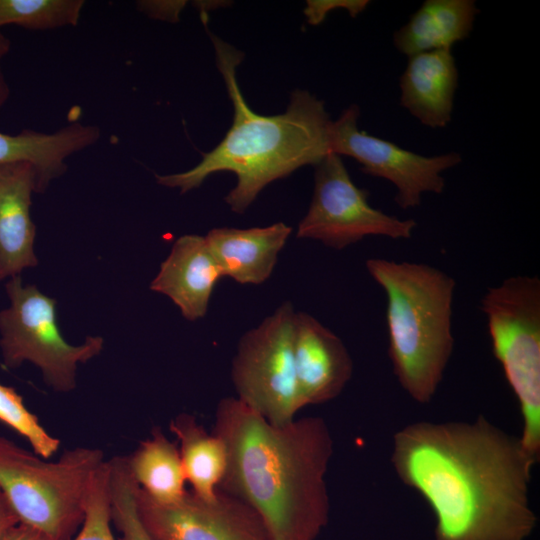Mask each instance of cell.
Listing matches in <instances>:
<instances>
[{
	"label": "cell",
	"mask_w": 540,
	"mask_h": 540,
	"mask_svg": "<svg viewBox=\"0 0 540 540\" xmlns=\"http://www.w3.org/2000/svg\"><path fill=\"white\" fill-rule=\"evenodd\" d=\"M391 462L433 511L436 540H525L536 526L529 487L538 460L483 415L406 425Z\"/></svg>",
	"instance_id": "6da1fadb"
},
{
	"label": "cell",
	"mask_w": 540,
	"mask_h": 540,
	"mask_svg": "<svg viewBox=\"0 0 540 540\" xmlns=\"http://www.w3.org/2000/svg\"><path fill=\"white\" fill-rule=\"evenodd\" d=\"M212 432L227 451L219 489L250 506L272 540H314L329 515L325 477L333 440L324 419L275 425L237 397H226Z\"/></svg>",
	"instance_id": "7a4b0ae2"
},
{
	"label": "cell",
	"mask_w": 540,
	"mask_h": 540,
	"mask_svg": "<svg viewBox=\"0 0 540 540\" xmlns=\"http://www.w3.org/2000/svg\"><path fill=\"white\" fill-rule=\"evenodd\" d=\"M211 39L233 104L232 125L220 143L203 154L193 168L155 177L158 184L186 193L198 188L211 174L232 172L237 183L224 200L233 212L241 214L268 184L300 167L315 166L330 153L328 132L332 120L324 102L304 90L291 94L282 114L255 113L236 78V68L244 55L215 35Z\"/></svg>",
	"instance_id": "3957f363"
},
{
	"label": "cell",
	"mask_w": 540,
	"mask_h": 540,
	"mask_svg": "<svg viewBox=\"0 0 540 540\" xmlns=\"http://www.w3.org/2000/svg\"><path fill=\"white\" fill-rule=\"evenodd\" d=\"M365 264L387 297L388 353L393 373L415 402L429 403L454 348L455 280L425 263L370 258Z\"/></svg>",
	"instance_id": "277c9868"
},
{
	"label": "cell",
	"mask_w": 540,
	"mask_h": 540,
	"mask_svg": "<svg viewBox=\"0 0 540 540\" xmlns=\"http://www.w3.org/2000/svg\"><path fill=\"white\" fill-rule=\"evenodd\" d=\"M104 462L103 452L89 447L66 450L49 462L0 436V488L20 522L52 540L73 538L93 476Z\"/></svg>",
	"instance_id": "5b68a950"
},
{
	"label": "cell",
	"mask_w": 540,
	"mask_h": 540,
	"mask_svg": "<svg viewBox=\"0 0 540 540\" xmlns=\"http://www.w3.org/2000/svg\"><path fill=\"white\" fill-rule=\"evenodd\" d=\"M495 358L514 392L523 427L520 439L540 456V279L518 275L489 287L480 302Z\"/></svg>",
	"instance_id": "8992f818"
},
{
	"label": "cell",
	"mask_w": 540,
	"mask_h": 540,
	"mask_svg": "<svg viewBox=\"0 0 540 540\" xmlns=\"http://www.w3.org/2000/svg\"><path fill=\"white\" fill-rule=\"evenodd\" d=\"M9 306L0 311V349L3 365L15 369L28 361L37 366L44 383L56 392L75 389L79 364L103 349L100 336L81 345L69 344L57 324L56 301L19 276L5 285Z\"/></svg>",
	"instance_id": "52a82bcc"
},
{
	"label": "cell",
	"mask_w": 540,
	"mask_h": 540,
	"mask_svg": "<svg viewBox=\"0 0 540 540\" xmlns=\"http://www.w3.org/2000/svg\"><path fill=\"white\" fill-rule=\"evenodd\" d=\"M295 314L291 302L281 304L241 337L232 361L237 398L275 425L293 421L302 409L294 367Z\"/></svg>",
	"instance_id": "ba28073f"
},
{
	"label": "cell",
	"mask_w": 540,
	"mask_h": 540,
	"mask_svg": "<svg viewBox=\"0 0 540 540\" xmlns=\"http://www.w3.org/2000/svg\"><path fill=\"white\" fill-rule=\"evenodd\" d=\"M369 192L352 181L341 156L329 153L315 165L314 191L297 238L342 250L368 236L411 238L417 222L372 207Z\"/></svg>",
	"instance_id": "9c48e42d"
},
{
	"label": "cell",
	"mask_w": 540,
	"mask_h": 540,
	"mask_svg": "<svg viewBox=\"0 0 540 540\" xmlns=\"http://www.w3.org/2000/svg\"><path fill=\"white\" fill-rule=\"evenodd\" d=\"M359 115V107L351 105L331 121L328 132L330 153L352 157L365 174L392 183L396 189L394 200L402 209L418 207L424 194L444 191L442 173L462 161L459 153L435 156L414 153L360 130Z\"/></svg>",
	"instance_id": "30bf717a"
},
{
	"label": "cell",
	"mask_w": 540,
	"mask_h": 540,
	"mask_svg": "<svg viewBox=\"0 0 540 540\" xmlns=\"http://www.w3.org/2000/svg\"><path fill=\"white\" fill-rule=\"evenodd\" d=\"M137 508L154 540H272L250 506L220 489L212 500L187 491L180 500L162 504L139 488Z\"/></svg>",
	"instance_id": "8fae6325"
},
{
	"label": "cell",
	"mask_w": 540,
	"mask_h": 540,
	"mask_svg": "<svg viewBox=\"0 0 540 540\" xmlns=\"http://www.w3.org/2000/svg\"><path fill=\"white\" fill-rule=\"evenodd\" d=\"M294 367L302 408L336 398L352 377V358L343 341L306 312H296Z\"/></svg>",
	"instance_id": "7c38bea8"
},
{
	"label": "cell",
	"mask_w": 540,
	"mask_h": 540,
	"mask_svg": "<svg viewBox=\"0 0 540 540\" xmlns=\"http://www.w3.org/2000/svg\"><path fill=\"white\" fill-rule=\"evenodd\" d=\"M223 272L205 236L183 235L161 263L150 289L166 295L189 321L203 318Z\"/></svg>",
	"instance_id": "4fadbf2b"
},
{
	"label": "cell",
	"mask_w": 540,
	"mask_h": 540,
	"mask_svg": "<svg viewBox=\"0 0 540 540\" xmlns=\"http://www.w3.org/2000/svg\"><path fill=\"white\" fill-rule=\"evenodd\" d=\"M33 192L38 186L31 164L0 165V281L38 264L36 227L30 215Z\"/></svg>",
	"instance_id": "5bb4252c"
},
{
	"label": "cell",
	"mask_w": 540,
	"mask_h": 540,
	"mask_svg": "<svg viewBox=\"0 0 540 540\" xmlns=\"http://www.w3.org/2000/svg\"><path fill=\"white\" fill-rule=\"evenodd\" d=\"M457 86L451 49L419 53L408 57L399 78L400 105L421 124L443 128L451 121Z\"/></svg>",
	"instance_id": "9a60e30c"
},
{
	"label": "cell",
	"mask_w": 540,
	"mask_h": 540,
	"mask_svg": "<svg viewBox=\"0 0 540 540\" xmlns=\"http://www.w3.org/2000/svg\"><path fill=\"white\" fill-rule=\"evenodd\" d=\"M291 233V226L277 222L246 229L213 228L205 239L224 277L259 285L271 276Z\"/></svg>",
	"instance_id": "2e32d148"
},
{
	"label": "cell",
	"mask_w": 540,
	"mask_h": 540,
	"mask_svg": "<svg viewBox=\"0 0 540 540\" xmlns=\"http://www.w3.org/2000/svg\"><path fill=\"white\" fill-rule=\"evenodd\" d=\"M97 126L73 122L52 133L26 129L11 135L0 132V165L26 162L37 176L38 192L67 170L66 159L100 138Z\"/></svg>",
	"instance_id": "e0dca14e"
},
{
	"label": "cell",
	"mask_w": 540,
	"mask_h": 540,
	"mask_svg": "<svg viewBox=\"0 0 540 540\" xmlns=\"http://www.w3.org/2000/svg\"><path fill=\"white\" fill-rule=\"evenodd\" d=\"M478 13L473 0H426L394 32L393 44L407 57L451 49L470 35Z\"/></svg>",
	"instance_id": "ac0fdd59"
},
{
	"label": "cell",
	"mask_w": 540,
	"mask_h": 540,
	"mask_svg": "<svg viewBox=\"0 0 540 540\" xmlns=\"http://www.w3.org/2000/svg\"><path fill=\"white\" fill-rule=\"evenodd\" d=\"M169 428L179 442L182 468L191 491L205 500L216 498L227 466L223 441L188 413L175 416Z\"/></svg>",
	"instance_id": "d6986e66"
},
{
	"label": "cell",
	"mask_w": 540,
	"mask_h": 540,
	"mask_svg": "<svg viewBox=\"0 0 540 540\" xmlns=\"http://www.w3.org/2000/svg\"><path fill=\"white\" fill-rule=\"evenodd\" d=\"M127 457L137 485L155 502L173 503L187 492L179 449L159 427Z\"/></svg>",
	"instance_id": "ffe728a7"
},
{
	"label": "cell",
	"mask_w": 540,
	"mask_h": 540,
	"mask_svg": "<svg viewBox=\"0 0 540 540\" xmlns=\"http://www.w3.org/2000/svg\"><path fill=\"white\" fill-rule=\"evenodd\" d=\"M82 0H0V28L17 25L28 30H51L78 24Z\"/></svg>",
	"instance_id": "44dd1931"
},
{
	"label": "cell",
	"mask_w": 540,
	"mask_h": 540,
	"mask_svg": "<svg viewBox=\"0 0 540 540\" xmlns=\"http://www.w3.org/2000/svg\"><path fill=\"white\" fill-rule=\"evenodd\" d=\"M110 470L111 520L119 532L117 540H154L145 528L137 508L139 486L127 456L108 461Z\"/></svg>",
	"instance_id": "7402d4cb"
},
{
	"label": "cell",
	"mask_w": 540,
	"mask_h": 540,
	"mask_svg": "<svg viewBox=\"0 0 540 540\" xmlns=\"http://www.w3.org/2000/svg\"><path fill=\"white\" fill-rule=\"evenodd\" d=\"M0 421L25 437L40 457L49 459L57 452L60 440L47 432L37 416L27 409L14 388L1 383Z\"/></svg>",
	"instance_id": "603a6c76"
},
{
	"label": "cell",
	"mask_w": 540,
	"mask_h": 540,
	"mask_svg": "<svg viewBox=\"0 0 540 540\" xmlns=\"http://www.w3.org/2000/svg\"><path fill=\"white\" fill-rule=\"evenodd\" d=\"M110 470L105 461L91 481L80 530L71 540H117L111 528Z\"/></svg>",
	"instance_id": "cb8c5ba5"
},
{
	"label": "cell",
	"mask_w": 540,
	"mask_h": 540,
	"mask_svg": "<svg viewBox=\"0 0 540 540\" xmlns=\"http://www.w3.org/2000/svg\"><path fill=\"white\" fill-rule=\"evenodd\" d=\"M369 3L367 0H312L307 1L304 14L310 24L318 25L331 10L342 8L347 10L350 16L356 17Z\"/></svg>",
	"instance_id": "d4e9b609"
},
{
	"label": "cell",
	"mask_w": 540,
	"mask_h": 540,
	"mask_svg": "<svg viewBox=\"0 0 540 540\" xmlns=\"http://www.w3.org/2000/svg\"><path fill=\"white\" fill-rule=\"evenodd\" d=\"M184 5L185 1H142L138 4L149 16L169 21L178 20V14Z\"/></svg>",
	"instance_id": "484cf974"
},
{
	"label": "cell",
	"mask_w": 540,
	"mask_h": 540,
	"mask_svg": "<svg viewBox=\"0 0 540 540\" xmlns=\"http://www.w3.org/2000/svg\"><path fill=\"white\" fill-rule=\"evenodd\" d=\"M2 540H52L44 531L25 523L11 527Z\"/></svg>",
	"instance_id": "4316f807"
},
{
	"label": "cell",
	"mask_w": 540,
	"mask_h": 540,
	"mask_svg": "<svg viewBox=\"0 0 540 540\" xmlns=\"http://www.w3.org/2000/svg\"><path fill=\"white\" fill-rule=\"evenodd\" d=\"M20 523V519L5 493L0 488V540L13 526Z\"/></svg>",
	"instance_id": "83f0119b"
},
{
	"label": "cell",
	"mask_w": 540,
	"mask_h": 540,
	"mask_svg": "<svg viewBox=\"0 0 540 540\" xmlns=\"http://www.w3.org/2000/svg\"><path fill=\"white\" fill-rule=\"evenodd\" d=\"M11 49V41L0 32V109L10 97V87L2 70V61Z\"/></svg>",
	"instance_id": "f1b7e54d"
}]
</instances>
